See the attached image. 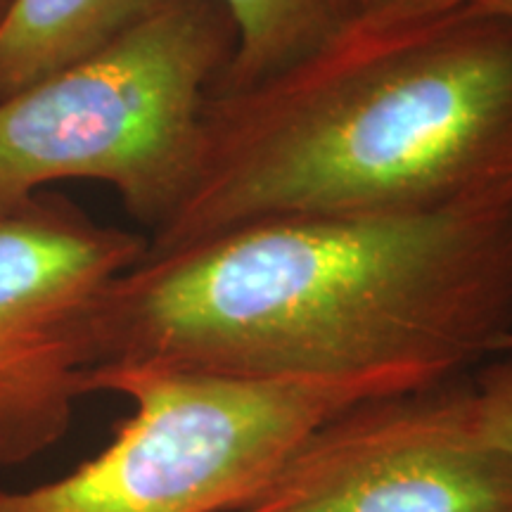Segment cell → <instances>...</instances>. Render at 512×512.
<instances>
[{"label":"cell","instance_id":"6da1fadb","mask_svg":"<svg viewBox=\"0 0 512 512\" xmlns=\"http://www.w3.org/2000/svg\"><path fill=\"white\" fill-rule=\"evenodd\" d=\"M510 347L512 204L292 216L145 252L86 332L88 370L266 382L437 384Z\"/></svg>","mask_w":512,"mask_h":512},{"label":"cell","instance_id":"7a4b0ae2","mask_svg":"<svg viewBox=\"0 0 512 512\" xmlns=\"http://www.w3.org/2000/svg\"><path fill=\"white\" fill-rule=\"evenodd\" d=\"M512 204V22L460 5L361 22L283 72L211 91L166 252L292 216Z\"/></svg>","mask_w":512,"mask_h":512},{"label":"cell","instance_id":"3957f363","mask_svg":"<svg viewBox=\"0 0 512 512\" xmlns=\"http://www.w3.org/2000/svg\"><path fill=\"white\" fill-rule=\"evenodd\" d=\"M233 53V19L219 0H178L0 100V221L48 185L98 181L157 233L188 192L204 107Z\"/></svg>","mask_w":512,"mask_h":512},{"label":"cell","instance_id":"277c9868","mask_svg":"<svg viewBox=\"0 0 512 512\" xmlns=\"http://www.w3.org/2000/svg\"><path fill=\"white\" fill-rule=\"evenodd\" d=\"M430 387L408 377L235 380L169 370H88L83 396L133 413L98 456L55 482L0 491V512H238L299 446L356 403Z\"/></svg>","mask_w":512,"mask_h":512},{"label":"cell","instance_id":"5b68a950","mask_svg":"<svg viewBox=\"0 0 512 512\" xmlns=\"http://www.w3.org/2000/svg\"><path fill=\"white\" fill-rule=\"evenodd\" d=\"M145 252V235L102 226L50 190L0 221V467L67 434L95 299Z\"/></svg>","mask_w":512,"mask_h":512},{"label":"cell","instance_id":"8992f818","mask_svg":"<svg viewBox=\"0 0 512 512\" xmlns=\"http://www.w3.org/2000/svg\"><path fill=\"white\" fill-rule=\"evenodd\" d=\"M238 512H512V458L479 437L458 375L335 415Z\"/></svg>","mask_w":512,"mask_h":512},{"label":"cell","instance_id":"52a82bcc","mask_svg":"<svg viewBox=\"0 0 512 512\" xmlns=\"http://www.w3.org/2000/svg\"><path fill=\"white\" fill-rule=\"evenodd\" d=\"M178 0H15L0 24V100L110 48Z\"/></svg>","mask_w":512,"mask_h":512},{"label":"cell","instance_id":"ba28073f","mask_svg":"<svg viewBox=\"0 0 512 512\" xmlns=\"http://www.w3.org/2000/svg\"><path fill=\"white\" fill-rule=\"evenodd\" d=\"M235 53L214 91H240L316 53L354 22L351 0H219Z\"/></svg>","mask_w":512,"mask_h":512},{"label":"cell","instance_id":"9c48e42d","mask_svg":"<svg viewBox=\"0 0 512 512\" xmlns=\"http://www.w3.org/2000/svg\"><path fill=\"white\" fill-rule=\"evenodd\" d=\"M470 382L479 437L512 458V347L472 370Z\"/></svg>","mask_w":512,"mask_h":512},{"label":"cell","instance_id":"30bf717a","mask_svg":"<svg viewBox=\"0 0 512 512\" xmlns=\"http://www.w3.org/2000/svg\"><path fill=\"white\" fill-rule=\"evenodd\" d=\"M460 5H465V0H351L354 19L361 22H406L441 15Z\"/></svg>","mask_w":512,"mask_h":512},{"label":"cell","instance_id":"8fae6325","mask_svg":"<svg viewBox=\"0 0 512 512\" xmlns=\"http://www.w3.org/2000/svg\"><path fill=\"white\" fill-rule=\"evenodd\" d=\"M465 5H475L479 10L491 12L512 22V0H465Z\"/></svg>","mask_w":512,"mask_h":512},{"label":"cell","instance_id":"7c38bea8","mask_svg":"<svg viewBox=\"0 0 512 512\" xmlns=\"http://www.w3.org/2000/svg\"><path fill=\"white\" fill-rule=\"evenodd\" d=\"M12 5H15V0H0V24H3L5 17L10 15Z\"/></svg>","mask_w":512,"mask_h":512}]
</instances>
